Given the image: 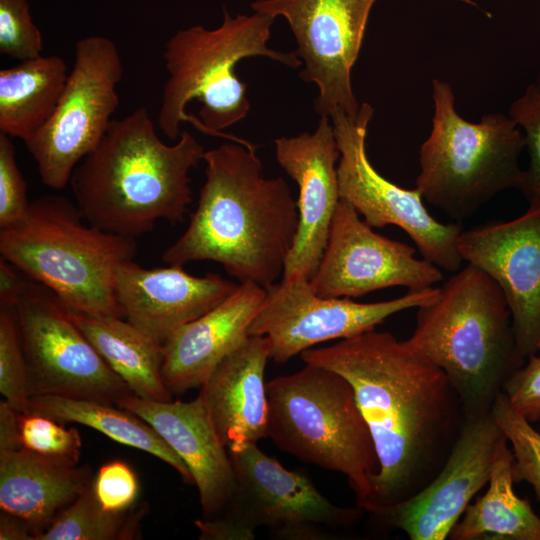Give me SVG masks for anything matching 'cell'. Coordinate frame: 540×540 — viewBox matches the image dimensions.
<instances>
[{"label":"cell","mask_w":540,"mask_h":540,"mask_svg":"<svg viewBox=\"0 0 540 540\" xmlns=\"http://www.w3.org/2000/svg\"><path fill=\"white\" fill-rule=\"evenodd\" d=\"M300 356L339 373L354 390L380 466L371 514L411 497L436 476L465 421L459 395L440 368L375 329Z\"/></svg>","instance_id":"6da1fadb"},{"label":"cell","mask_w":540,"mask_h":540,"mask_svg":"<svg viewBox=\"0 0 540 540\" xmlns=\"http://www.w3.org/2000/svg\"><path fill=\"white\" fill-rule=\"evenodd\" d=\"M206 180L185 232L162 254L169 265L213 261L240 283L267 288L283 274L298 208L282 177L266 178L248 141L205 151Z\"/></svg>","instance_id":"7a4b0ae2"},{"label":"cell","mask_w":540,"mask_h":540,"mask_svg":"<svg viewBox=\"0 0 540 540\" xmlns=\"http://www.w3.org/2000/svg\"><path fill=\"white\" fill-rule=\"evenodd\" d=\"M204 147L188 131L173 145L158 137L145 107L112 119L96 148L74 169L76 205L92 225L136 238L164 219L184 220L192 201L189 172Z\"/></svg>","instance_id":"3957f363"},{"label":"cell","mask_w":540,"mask_h":540,"mask_svg":"<svg viewBox=\"0 0 540 540\" xmlns=\"http://www.w3.org/2000/svg\"><path fill=\"white\" fill-rule=\"evenodd\" d=\"M402 342L446 374L465 419L489 413L525 360L517 348L503 291L471 264L456 271L434 301L417 308L414 331Z\"/></svg>","instance_id":"277c9868"},{"label":"cell","mask_w":540,"mask_h":540,"mask_svg":"<svg viewBox=\"0 0 540 540\" xmlns=\"http://www.w3.org/2000/svg\"><path fill=\"white\" fill-rule=\"evenodd\" d=\"M136 252L134 237L90 224L76 203L61 195L34 199L21 221L0 228L1 258L81 313L123 318L115 277Z\"/></svg>","instance_id":"5b68a950"},{"label":"cell","mask_w":540,"mask_h":540,"mask_svg":"<svg viewBox=\"0 0 540 540\" xmlns=\"http://www.w3.org/2000/svg\"><path fill=\"white\" fill-rule=\"evenodd\" d=\"M305 364L266 383L267 437L303 462L344 474L357 507L370 513L380 466L354 390L339 373Z\"/></svg>","instance_id":"8992f818"},{"label":"cell","mask_w":540,"mask_h":540,"mask_svg":"<svg viewBox=\"0 0 540 540\" xmlns=\"http://www.w3.org/2000/svg\"><path fill=\"white\" fill-rule=\"evenodd\" d=\"M273 20L257 12L236 17L224 12L216 29L192 26L170 37L163 53L168 79L157 117L158 128L167 138L179 139L180 125L189 118L185 108L195 98L202 106L192 124L204 133L229 138L221 131L242 120L250 109L246 84L235 73L240 60L264 56L291 68L302 65L295 53L267 47Z\"/></svg>","instance_id":"52a82bcc"},{"label":"cell","mask_w":540,"mask_h":540,"mask_svg":"<svg viewBox=\"0 0 540 540\" xmlns=\"http://www.w3.org/2000/svg\"><path fill=\"white\" fill-rule=\"evenodd\" d=\"M432 128L419 152L416 189L432 206L461 221L497 194L520 189L524 134L508 114L469 122L456 110L451 85L432 81Z\"/></svg>","instance_id":"ba28073f"},{"label":"cell","mask_w":540,"mask_h":540,"mask_svg":"<svg viewBox=\"0 0 540 540\" xmlns=\"http://www.w3.org/2000/svg\"><path fill=\"white\" fill-rule=\"evenodd\" d=\"M122 76L112 40L93 35L77 41L73 67L53 114L24 142L44 185L65 188L76 166L99 144L118 107Z\"/></svg>","instance_id":"9c48e42d"},{"label":"cell","mask_w":540,"mask_h":540,"mask_svg":"<svg viewBox=\"0 0 540 540\" xmlns=\"http://www.w3.org/2000/svg\"><path fill=\"white\" fill-rule=\"evenodd\" d=\"M236 478L233 499L218 516L225 540H252L260 526L288 539H317L321 528L351 526L363 511L340 507L322 495L302 473L284 468L257 443L228 451Z\"/></svg>","instance_id":"30bf717a"},{"label":"cell","mask_w":540,"mask_h":540,"mask_svg":"<svg viewBox=\"0 0 540 540\" xmlns=\"http://www.w3.org/2000/svg\"><path fill=\"white\" fill-rule=\"evenodd\" d=\"M15 307L31 395L53 394L117 404L133 394L47 287L25 275Z\"/></svg>","instance_id":"8fae6325"},{"label":"cell","mask_w":540,"mask_h":540,"mask_svg":"<svg viewBox=\"0 0 540 540\" xmlns=\"http://www.w3.org/2000/svg\"><path fill=\"white\" fill-rule=\"evenodd\" d=\"M374 109L362 103L354 116L336 111L330 118L339 149L340 199L350 203L373 228L395 225L417 246L422 257L440 269L456 272L463 262L457 247L458 223H441L427 210L418 189H405L384 178L366 152Z\"/></svg>","instance_id":"7c38bea8"},{"label":"cell","mask_w":540,"mask_h":540,"mask_svg":"<svg viewBox=\"0 0 540 540\" xmlns=\"http://www.w3.org/2000/svg\"><path fill=\"white\" fill-rule=\"evenodd\" d=\"M376 1L257 0L251 4L257 13L288 21L298 46L295 54L305 65L300 78L318 87L315 108L321 117L336 111L354 116L360 109L351 71Z\"/></svg>","instance_id":"4fadbf2b"},{"label":"cell","mask_w":540,"mask_h":540,"mask_svg":"<svg viewBox=\"0 0 540 540\" xmlns=\"http://www.w3.org/2000/svg\"><path fill=\"white\" fill-rule=\"evenodd\" d=\"M265 289L263 304L248 334L266 336L270 359L277 363L316 344L373 330L393 314L434 301L440 292V288L430 287L408 290L388 301L358 303L346 297H320L307 279L281 280Z\"/></svg>","instance_id":"5bb4252c"},{"label":"cell","mask_w":540,"mask_h":540,"mask_svg":"<svg viewBox=\"0 0 540 540\" xmlns=\"http://www.w3.org/2000/svg\"><path fill=\"white\" fill-rule=\"evenodd\" d=\"M372 228L350 203L340 199L323 256L309 281L318 296L359 297L396 286L419 291L442 280L440 268L415 258L413 247Z\"/></svg>","instance_id":"9a60e30c"},{"label":"cell","mask_w":540,"mask_h":540,"mask_svg":"<svg viewBox=\"0 0 540 540\" xmlns=\"http://www.w3.org/2000/svg\"><path fill=\"white\" fill-rule=\"evenodd\" d=\"M503 436L491 411L466 418L436 476L411 497L373 515L411 540L448 538L472 498L488 484Z\"/></svg>","instance_id":"2e32d148"},{"label":"cell","mask_w":540,"mask_h":540,"mask_svg":"<svg viewBox=\"0 0 540 540\" xmlns=\"http://www.w3.org/2000/svg\"><path fill=\"white\" fill-rule=\"evenodd\" d=\"M457 247L463 261L499 285L518 351L525 359L534 355L540 332V204L516 219L462 230Z\"/></svg>","instance_id":"e0dca14e"},{"label":"cell","mask_w":540,"mask_h":540,"mask_svg":"<svg viewBox=\"0 0 540 540\" xmlns=\"http://www.w3.org/2000/svg\"><path fill=\"white\" fill-rule=\"evenodd\" d=\"M276 159L298 184V229L282 280L315 275L327 245L340 201L336 162L339 149L329 117H321L313 133L275 140Z\"/></svg>","instance_id":"ac0fdd59"},{"label":"cell","mask_w":540,"mask_h":540,"mask_svg":"<svg viewBox=\"0 0 540 540\" xmlns=\"http://www.w3.org/2000/svg\"><path fill=\"white\" fill-rule=\"evenodd\" d=\"M238 285L218 274L202 277L183 266L144 268L133 260L119 266L115 296L128 322L160 343L180 326L209 312Z\"/></svg>","instance_id":"d6986e66"},{"label":"cell","mask_w":540,"mask_h":540,"mask_svg":"<svg viewBox=\"0 0 540 540\" xmlns=\"http://www.w3.org/2000/svg\"><path fill=\"white\" fill-rule=\"evenodd\" d=\"M116 405L151 425L185 463L205 517L224 514L233 499L236 478L228 450L202 396L182 402L148 400L130 394Z\"/></svg>","instance_id":"ffe728a7"},{"label":"cell","mask_w":540,"mask_h":540,"mask_svg":"<svg viewBox=\"0 0 540 540\" xmlns=\"http://www.w3.org/2000/svg\"><path fill=\"white\" fill-rule=\"evenodd\" d=\"M265 296V288L240 283L223 302L164 341L162 378L171 394L203 385L215 367L249 337V326Z\"/></svg>","instance_id":"44dd1931"},{"label":"cell","mask_w":540,"mask_h":540,"mask_svg":"<svg viewBox=\"0 0 540 540\" xmlns=\"http://www.w3.org/2000/svg\"><path fill=\"white\" fill-rule=\"evenodd\" d=\"M270 359L266 336H249L228 354L201 386L217 433L227 450L267 438L264 373Z\"/></svg>","instance_id":"7402d4cb"},{"label":"cell","mask_w":540,"mask_h":540,"mask_svg":"<svg viewBox=\"0 0 540 540\" xmlns=\"http://www.w3.org/2000/svg\"><path fill=\"white\" fill-rule=\"evenodd\" d=\"M93 479L88 468L34 453L21 442L0 446L1 511L28 522L36 536L73 503Z\"/></svg>","instance_id":"603a6c76"},{"label":"cell","mask_w":540,"mask_h":540,"mask_svg":"<svg viewBox=\"0 0 540 540\" xmlns=\"http://www.w3.org/2000/svg\"><path fill=\"white\" fill-rule=\"evenodd\" d=\"M68 311L99 355L134 395L155 401L172 399L162 378V343L122 317Z\"/></svg>","instance_id":"cb8c5ba5"},{"label":"cell","mask_w":540,"mask_h":540,"mask_svg":"<svg viewBox=\"0 0 540 540\" xmlns=\"http://www.w3.org/2000/svg\"><path fill=\"white\" fill-rule=\"evenodd\" d=\"M68 68L56 55L0 70V133L23 142L50 119L64 91Z\"/></svg>","instance_id":"d4e9b609"},{"label":"cell","mask_w":540,"mask_h":540,"mask_svg":"<svg viewBox=\"0 0 540 540\" xmlns=\"http://www.w3.org/2000/svg\"><path fill=\"white\" fill-rule=\"evenodd\" d=\"M513 461L503 436L495 452L487 491L466 508L450 539L475 540L492 534L501 539L540 540V517L514 491Z\"/></svg>","instance_id":"484cf974"},{"label":"cell","mask_w":540,"mask_h":540,"mask_svg":"<svg viewBox=\"0 0 540 540\" xmlns=\"http://www.w3.org/2000/svg\"><path fill=\"white\" fill-rule=\"evenodd\" d=\"M29 411L48 416L60 423L81 424L110 439L144 451L168 464L186 483L193 477L174 450L157 431L134 413L113 403L53 394H34Z\"/></svg>","instance_id":"4316f807"},{"label":"cell","mask_w":540,"mask_h":540,"mask_svg":"<svg viewBox=\"0 0 540 540\" xmlns=\"http://www.w3.org/2000/svg\"><path fill=\"white\" fill-rule=\"evenodd\" d=\"M125 512L103 508L92 482L35 540L134 539L141 513L128 516Z\"/></svg>","instance_id":"83f0119b"},{"label":"cell","mask_w":540,"mask_h":540,"mask_svg":"<svg viewBox=\"0 0 540 540\" xmlns=\"http://www.w3.org/2000/svg\"><path fill=\"white\" fill-rule=\"evenodd\" d=\"M0 392L16 412H30V378L16 307L6 301H0Z\"/></svg>","instance_id":"f1b7e54d"},{"label":"cell","mask_w":540,"mask_h":540,"mask_svg":"<svg viewBox=\"0 0 540 540\" xmlns=\"http://www.w3.org/2000/svg\"><path fill=\"white\" fill-rule=\"evenodd\" d=\"M491 414L511 444L514 481L528 482L540 501V432L514 409L503 391L496 396Z\"/></svg>","instance_id":"f546056e"},{"label":"cell","mask_w":540,"mask_h":540,"mask_svg":"<svg viewBox=\"0 0 540 540\" xmlns=\"http://www.w3.org/2000/svg\"><path fill=\"white\" fill-rule=\"evenodd\" d=\"M18 429L21 445L34 453L77 464L82 447L76 428L69 429L58 421L36 413H18Z\"/></svg>","instance_id":"4dcf8cb0"},{"label":"cell","mask_w":540,"mask_h":540,"mask_svg":"<svg viewBox=\"0 0 540 540\" xmlns=\"http://www.w3.org/2000/svg\"><path fill=\"white\" fill-rule=\"evenodd\" d=\"M510 118L524 131L529 165L524 170L520 191L529 206L540 204V87L529 84L508 110Z\"/></svg>","instance_id":"1f68e13d"},{"label":"cell","mask_w":540,"mask_h":540,"mask_svg":"<svg viewBox=\"0 0 540 540\" xmlns=\"http://www.w3.org/2000/svg\"><path fill=\"white\" fill-rule=\"evenodd\" d=\"M42 48L28 0H0V53L22 62L41 56Z\"/></svg>","instance_id":"d6a6232c"},{"label":"cell","mask_w":540,"mask_h":540,"mask_svg":"<svg viewBox=\"0 0 540 540\" xmlns=\"http://www.w3.org/2000/svg\"><path fill=\"white\" fill-rule=\"evenodd\" d=\"M29 205L27 185L17 165L14 143L11 137L0 133V228L21 221Z\"/></svg>","instance_id":"836d02e7"},{"label":"cell","mask_w":540,"mask_h":540,"mask_svg":"<svg viewBox=\"0 0 540 540\" xmlns=\"http://www.w3.org/2000/svg\"><path fill=\"white\" fill-rule=\"evenodd\" d=\"M93 488L103 508L125 512L137 498L139 483L128 464L115 460L100 467L93 480Z\"/></svg>","instance_id":"e575fe53"},{"label":"cell","mask_w":540,"mask_h":540,"mask_svg":"<svg viewBox=\"0 0 540 540\" xmlns=\"http://www.w3.org/2000/svg\"><path fill=\"white\" fill-rule=\"evenodd\" d=\"M503 392L514 409L528 421L540 419V356L528 357L506 381Z\"/></svg>","instance_id":"d590c367"},{"label":"cell","mask_w":540,"mask_h":540,"mask_svg":"<svg viewBox=\"0 0 540 540\" xmlns=\"http://www.w3.org/2000/svg\"><path fill=\"white\" fill-rule=\"evenodd\" d=\"M36 532L25 520L1 511L0 540H34Z\"/></svg>","instance_id":"8d00e7d4"},{"label":"cell","mask_w":540,"mask_h":540,"mask_svg":"<svg viewBox=\"0 0 540 540\" xmlns=\"http://www.w3.org/2000/svg\"><path fill=\"white\" fill-rule=\"evenodd\" d=\"M537 352H540V332H539V338L537 343Z\"/></svg>","instance_id":"74e56055"},{"label":"cell","mask_w":540,"mask_h":540,"mask_svg":"<svg viewBox=\"0 0 540 540\" xmlns=\"http://www.w3.org/2000/svg\"><path fill=\"white\" fill-rule=\"evenodd\" d=\"M536 83H537V84H538V86L540 87V75H539V77H538V79H537Z\"/></svg>","instance_id":"f35d334b"}]
</instances>
